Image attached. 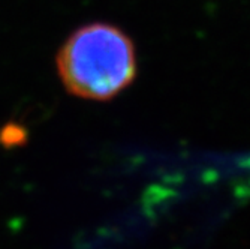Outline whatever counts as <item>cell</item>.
Segmentation results:
<instances>
[{
    "instance_id": "cell-1",
    "label": "cell",
    "mask_w": 250,
    "mask_h": 249,
    "mask_svg": "<svg viewBox=\"0 0 250 249\" xmlns=\"http://www.w3.org/2000/svg\"><path fill=\"white\" fill-rule=\"evenodd\" d=\"M57 69L69 93L108 101L136 77L133 42L111 24H87L64 42L57 56Z\"/></svg>"
}]
</instances>
